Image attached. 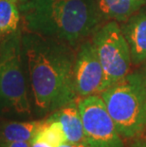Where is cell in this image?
<instances>
[{"mask_svg": "<svg viewBox=\"0 0 146 147\" xmlns=\"http://www.w3.org/2000/svg\"><path fill=\"white\" fill-rule=\"evenodd\" d=\"M22 49L37 115H50L78 100L71 46L28 32L22 35Z\"/></svg>", "mask_w": 146, "mask_h": 147, "instance_id": "1", "label": "cell"}, {"mask_svg": "<svg viewBox=\"0 0 146 147\" xmlns=\"http://www.w3.org/2000/svg\"><path fill=\"white\" fill-rule=\"evenodd\" d=\"M21 19L27 32L75 47L98 29L96 0H22Z\"/></svg>", "mask_w": 146, "mask_h": 147, "instance_id": "2", "label": "cell"}, {"mask_svg": "<svg viewBox=\"0 0 146 147\" xmlns=\"http://www.w3.org/2000/svg\"><path fill=\"white\" fill-rule=\"evenodd\" d=\"M25 69L20 30L0 41V117L30 118L29 80Z\"/></svg>", "mask_w": 146, "mask_h": 147, "instance_id": "3", "label": "cell"}, {"mask_svg": "<svg viewBox=\"0 0 146 147\" xmlns=\"http://www.w3.org/2000/svg\"><path fill=\"white\" fill-rule=\"evenodd\" d=\"M123 140L139 138L146 129V80L134 71L100 93Z\"/></svg>", "mask_w": 146, "mask_h": 147, "instance_id": "4", "label": "cell"}, {"mask_svg": "<svg viewBox=\"0 0 146 147\" xmlns=\"http://www.w3.org/2000/svg\"><path fill=\"white\" fill-rule=\"evenodd\" d=\"M92 43L104 73L102 91L129 73V46L117 21H109L94 32Z\"/></svg>", "mask_w": 146, "mask_h": 147, "instance_id": "5", "label": "cell"}, {"mask_svg": "<svg viewBox=\"0 0 146 147\" xmlns=\"http://www.w3.org/2000/svg\"><path fill=\"white\" fill-rule=\"evenodd\" d=\"M77 105L90 147H125L100 94L79 98Z\"/></svg>", "mask_w": 146, "mask_h": 147, "instance_id": "6", "label": "cell"}, {"mask_svg": "<svg viewBox=\"0 0 146 147\" xmlns=\"http://www.w3.org/2000/svg\"><path fill=\"white\" fill-rule=\"evenodd\" d=\"M104 73L92 41H83L75 54L74 83L77 96L83 98L102 91Z\"/></svg>", "mask_w": 146, "mask_h": 147, "instance_id": "7", "label": "cell"}, {"mask_svg": "<svg viewBox=\"0 0 146 147\" xmlns=\"http://www.w3.org/2000/svg\"><path fill=\"white\" fill-rule=\"evenodd\" d=\"M120 29L129 46L131 61L141 65L146 61V9H141L122 22Z\"/></svg>", "mask_w": 146, "mask_h": 147, "instance_id": "8", "label": "cell"}, {"mask_svg": "<svg viewBox=\"0 0 146 147\" xmlns=\"http://www.w3.org/2000/svg\"><path fill=\"white\" fill-rule=\"evenodd\" d=\"M52 117L60 121L66 133L67 142L83 143L86 142L82 119L79 112L77 101L63 106L53 113ZM87 143V142H86Z\"/></svg>", "mask_w": 146, "mask_h": 147, "instance_id": "9", "label": "cell"}, {"mask_svg": "<svg viewBox=\"0 0 146 147\" xmlns=\"http://www.w3.org/2000/svg\"><path fill=\"white\" fill-rule=\"evenodd\" d=\"M43 120L13 121L1 124L0 144L12 142H30L41 126Z\"/></svg>", "mask_w": 146, "mask_h": 147, "instance_id": "10", "label": "cell"}, {"mask_svg": "<svg viewBox=\"0 0 146 147\" xmlns=\"http://www.w3.org/2000/svg\"><path fill=\"white\" fill-rule=\"evenodd\" d=\"M102 18L123 22L141 10L146 0H96Z\"/></svg>", "mask_w": 146, "mask_h": 147, "instance_id": "11", "label": "cell"}, {"mask_svg": "<svg viewBox=\"0 0 146 147\" xmlns=\"http://www.w3.org/2000/svg\"><path fill=\"white\" fill-rule=\"evenodd\" d=\"M21 20L18 3L0 0V41L20 30Z\"/></svg>", "mask_w": 146, "mask_h": 147, "instance_id": "12", "label": "cell"}, {"mask_svg": "<svg viewBox=\"0 0 146 147\" xmlns=\"http://www.w3.org/2000/svg\"><path fill=\"white\" fill-rule=\"evenodd\" d=\"M33 139L46 142L53 147H58L67 142L66 133L61 123L51 115L43 120L41 126Z\"/></svg>", "mask_w": 146, "mask_h": 147, "instance_id": "13", "label": "cell"}, {"mask_svg": "<svg viewBox=\"0 0 146 147\" xmlns=\"http://www.w3.org/2000/svg\"><path fill=\"white\" fill-rule=\"evenodd\" d=\"M125 147H146V140L141 138H136L132 140V142H130L128 145H125Z\"/></svg>", "mask_w": 146, "mask_h": 147, "instance_id": "14", "label": "cell"}, {"mask_svg": "<svg viewBox=\"0 0 146 147\" xmlns=\"http://www.w3.org/2000/svg\"><path fill=\"white\" fill-rule=\"evenodd\" d=\"M30 143V147H53L50 144H48V142H43V140H35V139H33Z\"/></svg>", "mask_w": 146, "mask_h": 147, "instance_id": "15", "label": "cell"}, {"mask_svg": "<svg viewBox=\"0 0 146 147\" xmlns=\"http://www.w3.org/2000/svg\"><path fill=\"white\" fill-rule=\"evenodd\" d=\"M0 147H30V142H12L0 144Z\"/></svg>", "mask_w": 146, "mask_h": 147, "instance_id": "16", "label": "cell"}, {"mask_svg": "<svg viewBox=\"0 0 146 147\" xmlns=\"http://www.w3.org/2000/svg\"><path fill=\"white\" fill-rule=\"evenodd\" d=\"M58 147H90L88 143L83 142V143H70V142H66L64 144H62Z\"/></svg>", "mask_w": 146, "mask_h": 147, "instance_id": "17", "label": "cell"}, {"mask_svg": "<svg viewBox=\"0 0 146 147\" xmlns=\"http://www.w3.org/2000/svg\"><path fill=\"white\" fill-rule=\"evenodd\" d=\"M12 1H14V2H16V3H18V4H19V3L22 1V0H12Z\"/></svg>", "mask_w": 146, "mask_h": 147, "instance_id": "18", "label": "cell"}, {"mask_svg": "<svg viewBox=\"0 0 146 147\" xmlns=\"http://www.w3.org/2000/svg\"><path fill=\"white\" fill-rule=\"evenodd\" d=\"M144 76H145V80H146V68H145V72H144Z\"/></svg>", "mask_w": 146, "mask_h": 147, "instance_id": "19", "label": "cell"}]
</instances>
